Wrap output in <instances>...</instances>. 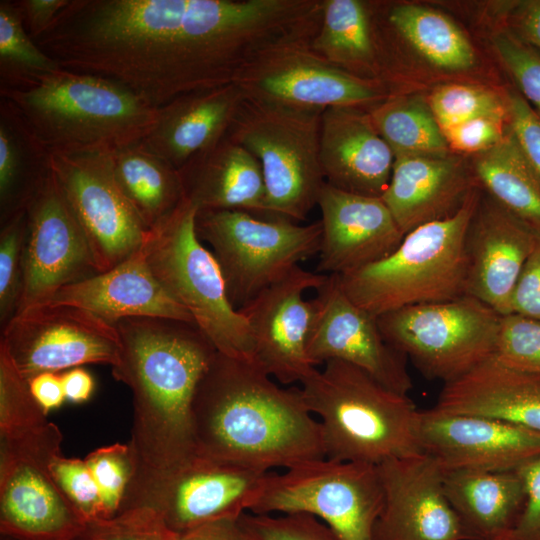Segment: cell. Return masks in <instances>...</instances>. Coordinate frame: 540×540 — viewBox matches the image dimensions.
Returning a JSON list of instances; mask_svg holds the SVG:
<instances>
[{"instance_id":"obj_1","label":"cell","mask_w":540,"mask_h":540,"mask_svg":"<svg viewBox=\"0 0 540 540\" xmlns=\"http://www.w3.org/2000/svg\"><path fill=\"white\" fill-rule=\"evenodd\" d=\"M316 20L312 0H70L35 42L160 108L234 83L265 50L310 39Z\"/></svg>"},{"instance_id":"obj_2","label":"cell","mask_w":540,"mask_h":540,"mask_svg":"<svg viewBox=\"0 0 540 540\" xmlns=\"http://www.w3.org/2000/svg\"><path fill=\"white\" fill-rule=\"evenodd\" d=\"M115 327L121 350L112 375L132 392L129 445L136 463L124 510L159 476L196 453L192 401L217 349L193 322L131 317Z\"/></svg>"},{"instance_id":"obj_3","label":"cell","mask_w":540,"mask_h":540,"mask_svg":"<svg viewBox=\"0 0 540 540\" xmlns=\"http://www.w3.org/2000/svg\"><path fill=\"white\" fill-rule=\"evenodd\" d=\"M191 424L196 453L209 458L266 471L325 458L301 389L218 351L196 387Z\"/></svg>"},{"instance_id":"obj_4","label":"cell","mask_w":540,"mask_h":540,"mask_svg":"<svg viewBox=\"0 0 540 540\" xmlns=\"http://www.w3.org/2000/svg\"><path fill=\"white\" fill-rule=\"evenodd\" d=\"M11 102L53 154L112 153L139 143L153 129L155 108L101 76L60 67L10 86Z\"/></svg>"},{"instance_id":"obj_5","label":"cell","mask_w":540,"mask_h":540,"mask_svg":"<svg viewBox=\"0 0 540 540\" xmlns=\"http://www.w3.org/2000/svg\"><path fill=\"white\" fill-rule=\"evenodd\" d=\"M301 393L318 417L325 458L379 465L422 453L421 411L363 370L329 360L302 383Z\"/></svg>"},{"instance_id":"obj_6","label":"cell","mask_w":540,"mask_h":540,"mask_svg":"<svg viewBox=\"0 0 540 540\" xmlns=\"http://www.w3.org/2000/svg\"><path fill=\"white\" fill-rule=\"evenodd\" d=\"M479 197L476 188L453 215L408 232L385 258L338 275L344 292L375 317L466 295L465 241Z\"/></svg>"},{"instance_id":"obj_7","label":"cell","mask_w":540,"mask_h":540,"mask_svg":"<svg viewBox=\"0 0 540 540\" xmlns=\"http://www.w3.org/2000/svg\"><path fill=\"white\" fill-rule=\"evenodd\" d=\"M322 113L243 98L227 136L261 166L267 219L298 223L317 205L325 184L320 163Z\"/></svg>"},{"instance_id":"obj_8","label":"cell","mask_w":540,"mask_h":540,"mask_svg":"<svg viewBox=\"0 0 540 540\" xmlns=\"http://www.w3.org/2000/svg\"><path fill=\"white\" fill-rule=\"evenodd\" d=\"M196 213L197 209L184 200L169 219L151 230L143 246L146 262L218 352L252 362L250 328L227 297L214 255L196 234Z\"/></svg>"},{"instance_id":"obj_9","label":"cell","mask_w":540,"mask_h":540,"mask_svg":"<svg viewBox=\"0 0 540 540\" xmlns=\"http://www.w3.org/2000/svg\"><path fill=\"white\" fill-rule=\"evenodd\" d=\"M195 231L211 247L231 305L238 310L319 253L320 221L300 225L240 210L197 211Z\"/></svg>"},{"instance_id":"obj_10","label":"cell","mask_w":540,"mask_h":540,"mask_svg":"<svg viewBox=\"0 0 540 540\" xmlns=\"http://www.w3.org/2000/svg\"><path fill=\"white\" fill-rule=\"evenodd\" d=\"M383 505L377 465L321 458L270 471L249 512L310 514L340 540H373Z\"/></svg>"},{"instance_id":"obj_11","label":"cell","mask_w":540,"mask_h":540,"mask_svg":"<svg viewBox=\"0 0 540 540\" xmlns=\"http://www.w3.org/2000/svg\"><path fill=\"white\" fill-rule=\"evenodd\" d=\"M376 319L387 342L425 377L447 383L494 355L501 315L463 295L403 307Z\"/></svg>"},{"instance_id":"obj_12","label":"cell","mask_w":540,"mask_h":540,"mask_svg":"<svg viewBox=\"0 0 540 540\" xmlns=\"http://www.w3.org/2000/svg\"><path fill=\"white\" fill-rule=\"evenodd\" d=\"M62 434L52 422L2 438L0 533L21 540H73L86 523L64 496L50 470Z\"/></svg>"},{"instance_id":"obj_13","label":"cell","mask_w":540,"mask_h":540,"mask_svg":"<svg viewBox=\"0 0 540 540\" xmlns=\"http://www.w3.org/2000/svg\"><path fill=\"white\" fill-rule=\"evenodd\" d=\"M310 42L265 50L244 67L234 84L245 98L305 110L356 107L369 111L390 95L384 85L330 64L312 50Z\"/></svg>"},{"instance_id":"obj_14","label":"cell","mask_w":540,"mask_h":540,"mask_svg":"<svg viewBox=\"0 0 540 540\" xmlns=\"http://www.w3.org/2000/svg\"><path fill=\"white\" fill-rule=\"evenodd\" d=\"M0 347L29 381L85 364L113 367L121 343L115 325L77 306L48 303L18 313L1 329Z\"/></svg>"},{"instance_id":"obj_15","label":"cell","mask_w":540,"mask_h":540,"mask_svg":"<svg viewBox=\"0 0 540 540\" xmlns=\"http://www.w3.org/2000/svg\"><path fill=\"white\" fill-rule=\"evenodd\" d=\"M269 472L195 453L154 480L126 510L149 507L176 534L237 519L250 511Z\"/></svg>"},{"instance_id":"obj_16","label":"cell","mask_w":540,"mask_h":540,"mask_svg":"<svg viewBox=\"0 0 540 540\" xmlns=\"http://www.w3.org/2000/svg\"><path fill=\"white\" fill-rule=\"evenodd\" d=\"M51 168L83 228L99 273L143 248L150 230L117 185L110 153L53 154Z\"/></svg>"},{"instance_id":"obj_17","label":"cell","mask_w":540,"mask_h":540,"mask_svg":"<svg viewBox=\"0 0 540 540\" xmlns=\"http://www.w3.org/2000/svg\"><path fill=\"white\" fill-rule=\"evenodd\" d=\"M26 213L18 313L48 304L64 286L99 273L83 228L52 168Z\"/></svg>"},{"instance_id":"obj_18","label":"cell","mask_w":540,"mask_h":540,"mask_svg":"<svg viewBox=\"0 0 540 540\" xmlns=\"http://www.w3.org/2000/svg\"><path fill=\"white\" fill-rule=\"evenodd\" d=\"M307 356L313 366L329 360L349 363L387 388L408 395L407 358L384 338L375 316L356 305L339 276L327 275L315 289Z\"/></svg>"},{"instance_id":"obj_19","label":"cell","mask_w":540,"mask_h":540,"mask_svg":"<svg viewBox=\"0 0 540 540\" xmlns=\"http://www.w3.org/2000/svg\"><path fill=\"white\" fill-rule=\"evenodd\" d=\"M326 276L297 266L238 309L251 331L252 362L281 384L302 383L316 369L307 356L313 302L304 294Z\"/></svg>"},{"instance_id":"obj_20","label":"cell","mask_w":540,"mask_h":540,"mask_svg":"<svg viewBox=\"0 0 540 540\" xmlns=\"http://www.w3.org/2000/svg\"><path fill=\"white\" fill-rule=\"evenodd\" d=\"M419 441L443 471H515L540 457V432L504 420L421 411Z\"/></svg>"},{"instance_id":"obj_21","label":"cell","mask_w":540,"mask_h":540,"mask_svg":"<svg viewBox=\"0 0 540 540\" xmlns=\"http://www.w3.org/2000/svg\"><path fill=\"white\" fill-rule=\"evenodd\" d=\"M377 466L384 505L373 540H466L435 459L422 452Z\"/></svg>"},{"instance_id":"obj_22","label":"cell","mask_w":540,"mask_h":540,"mask_svg":"<svg viewBox=\"0 0 540 540\" xmlns=\"http://www.w3.org/2000/svg\"><path fill=\"white\" fill-rule=\"evenodd\" d=\"M537 232L490 196H480L465 241L466 295L501 316L511 314L513 292Z\"/></svg>"},{"instance_id":"obj_23","label":"cell","mask_w":540,"mask_h":540,"mask_svg":"<svg viewBox=\"0 0 540 540\" xmlns=\"http://www.w3.org/2000/svg\"><path fill=\"white\" fill-rule=\"evenodd\" d=\"M317 205L322 225L320 274L343 275L377 262L404 237L381 197L342 191L325 182Z\"/></svg>"},{"instance_id":"obj_24","label":"cell","mask_w":540,"mask_h":540,"mask_svg":"<svg viewBox=\"0 0 540 540\" xmlns=\"http://www.w3.org/2000/svg\"><path fill=\"white\" fill-rule=\"evenodd\" d=\"M394 159L368 110L330 107L323 111L320 163L327 184L354 194L381 197L389 184Z\"/></svg>"},{"instance_id":"obj_25","label":"cell","mask_w":540,"mask_h":540,"mask_svg":"<svg viewBox=\"0 0 540 540\" xmlns=\"http://www.w3.org/2000/svg\"><path fill=\"white\" fill-rule=\"evenodd\" d=\"M464 160L445 155L395 156L381 199L401 232L453 215L477 188Z\"/></svg>"},{"instance_id":"obj_26","label":"cell","mask_w":540,"mask_h":540,"mask_svg":"<svg viewBox=\"0 0 540 540\" xmlns=\"http://www.w3.org/2000/svg\"><path fill=\"white\" fill-rule=\"evenodd\" d=\"M52 304L85 309L109 324L131 317H160L194 322L151 272L143 248L110 270L61 288Z\"/></svg>"},{"instance_id":"obj_27","label":"cell","mask_w":540,"mask_h":540,"mask_svg":"<svg viewBox=\"0 0 540 540\" xmlns=\"http://www.w3.org/2000/svg\"><path fill=\"white\" fill-rule=\"evenodd\" d=\"M243 98L234 83L183 94L158 108L140 143L179 171L227 134Z\"/></svg>"},{"instance_id":"obj_28","label":"cell","mask_w":540,"mask_h":540,"mask_svg":"<svg viewBox=\"0 0 540 540\" xmlns=\"http://www.w3.org/2000/svg\"><path fill=\"white\" fill-rule=\"evenodd\" d=\"M432 409L496 418L540 432V375L512 368L492 355L444 383Z\"/></svg>"},{"instance_id":"obj_29","label":"cell","mask_w":540,"mask_h":540,"mask_svg":"<svg viewBox=\"0 0 540 540\" xmlns=\"http://www.w3.org/2000/svg\"><path fill=\"white\" fill-rule=\"evenodd\" d=\"M184 199L197 211L240 210L266 218L258 160L227 134L179 170Z\"/></svg>"},{"instance_id":"obj_30","label":"cell","mask_w":540,"mask_h":540,"mask_svg":"<svg viewBox=\"0 0 540 540\" xmlns=\"http://www.w3.org/2000/svg\"><path fill=\"white\" fill-rule=\"evenodd\" d=\"M446 497L466 540H506L523 510L524 481L515 471H444Z\"/></svg>"},{"instance_id":"obj_31","label":"cell","mask_w":540,"mask_h":540,"mask_svg":"<svg viewBox=\"0 0 540 540\" xmlns=\"http://www.w3.org/2000/svg\"><path fill=\"white\" fill-rule=\"evenodd\" d=\"M310 47L335 67L383 85L384 62L368 2L322 0L321 22Z\"/></svg>"},{"instance_id":"obj_32","label":"cell","mask_w":540,"mask_h":540,"mask_svg":"<svg viewBox=\"0 0 540 540\" xmlns=\"http://www.w3.org/2000/svg\"><path fill=\"white\" fill-rule=\"evenodd\" d=\"M51 173V154L18 109L0 98V223L27 205Z\"/></svg>"},{"instance_id":"obj_33","label":"cell","mask_w":540,"mask_h":540,"mask_svg":"<svg viewBox=\"0 0 540 540\" xmlns=\"http://www.w3.org/2000/svg\"><path fill=\"white\" fill-rule=\"evenodd\" d=\"M110 157L117 185L150 231L184 202L179 171L140 142L116 150Z\"/></svg>"},{"instance_id":"obj_34","label":"cell","mask_w":540,"mask_h":540,"mask_svg":"<svg viewBox=\"0 0 540 540\" xmlns=\"http://www.w3.org/2000/svg\"><path fill=\"white\" fill-rule=\"evenodd\" d=\"M472 171L492 199L540 232V177L509 126L499 143L476 154Z\"/></svg>"},{"instance_id":"obj_35","label":"cell","mask_w":540,"mask_h":540,"mask_svg":"<svg viewBox=\"0 0 540 540\" xmlns=\"http://www.w3.org/2000/svg\"><path fill=\"white\" fill-rule=\"evenodd\" d=\"M381 11L384 18L373 16L385 25L387 33L408 43L430 64L447 71H465L475 64L472 44L447 16L408 3L389 5Z\"/></svg>"},{"instance_id":"obj_36","label":"cell","mask_w":540,"mask_h":540,"mask_svg":"<svg viewBox=\"0 0 540 540\" xmlns=\"http://www.w3.org/2000/svg\"><path fill=\"white\" fill-rule=\"evenodd\" d=\"M369 113L394 156L451 153L429 103L421 98L390 94Z\"/></svg>"},{"instance_id":"obj_37","label":"cell","mask_w":540,"mask_h":540,"mask_svg":"<svg viewBox=\"0 0 540 540\" xmlns=\"http://www.w3.org/2000/svg\"><path fill=\"white\" fill-rule=\"evenodd\" d=\"M60 67L29 36L12 1L1 0L0 86H10Z\"/></svg>"},{"instance_id":"obj_38","label":"cell","mask_w":540,"mask_h":540,"mask_svg":"<svg viewBox=\"0 0 540 540\" xmlns=\"http://www.w3.org/2000/svg\"><path fill=\"white\" fill-rule=\"evenodd\" d=\"M48 423L47 413L33 397L28 381L0 347V436L17 437Z\"/></svg>"},{"instance_id":"obj_39","label":"cell","mask_w":540,"mask_h":540,"mask_svg":"<svg viewBox=\"0 0 540 540\" xmlns=\"http://www.w3.org/2000/svg\"><path fill=\"white\" fill-rule=\"evenodd\" d=\"M428 103L442 131L482 116L508 119L505 96L480 86L444 84L432 92Z\"/></svg>"},{"instance_id":"obj_40","label":"cell","mask_w":540,"mask_h":540,"mask_svg":"<svg viewBox=\"0 0 540 540\" xmlns=\"http://www.w3.org/2000/svg\"><path fill=\"white\" fill-rule=\"evenodd\" d=\"M101 496L105 518L118 515L136 472L129 444L115 443L100 447L85 457Z\"/></svg>"},{"instance_id":"obj_41","label":"cell","mask_w":540,"mask_h":540,"mask_svg":"<svg viewBox=\"0 0 540 540\" xmlns=\"http://www.w3.org/2000/svg\"><path fill=\"white\" fill-rule=\"evenodd\" d=\"M26 209L0 223V327L18 313L23 287Z\"/></svg>"},{"instance_id":"obj_42","label":"cell","mask_w":540,"mask_h":540,"mask_svg":"<svg viewBox=\"0 0 540 540\" xmlns=\"http://www.w3.org/2000/svg\"><path fill=\"white\" fill-rule=\"evenodd\" d=\"M161 517L149 507H135L113 518L87 523L73 540H175Z\"/></svg>"},{"instance_id":"obj_43","label":"cell","mask_w":540,"mask_h":540,"mask_svg":"<svg viewBox=\"0 0 540 540\" xmlns=\"http://www.w3.org/2000/svg\"><path fill=\"white\" fill-rule=\"evenodd\" d=\"M494 356L512 368L540 375V321L501 316Z\"/></svg>"},{"instance_id":"obj_44","label":"cell","mask_w":540,"mask_h":540,"mask_svg":"<svg viewBox=\"0 0 540 540\" xmlns=\"http://www.w3.org/2000/svg\"><path fill=\"white\" fill-rule=\"evenodd\" d=\"M49 470L86 524L106 519L99 489L85 460L66 458L60 453L50 461Z\"/></svg>"},{"instance_id":"obj_45","label":"cell","mask_w":540,"mask_h":540,"mask_svg":"<svg viewBox=\"0 0 540 540\" xmlns=\"http://www.w3.org/2000/svg\"><path fill=\"white\" fill-rule=\"evenodd\" d=\"M240 522L250 540H340L322 521L310 514L244 513Z\"/></svg>"},{"instance_id":"obj_46","label":"cell","mask_w":540,"mask_h":540,"mask_svg":"<svg viewBox=\"0 0 540 540\" xmlns=\"http://www.w3.org/2000/svg\"><path fill=\"white\" fill-rule=\"evenodd\" d=\"M493 45L519 93L540 113V52L521 38L506 32L497 34Z\"/></svg>"},{"instance_id":"obj_47","label":"cell","mask_w":540,"mask_h":540,"mask_svg":"<svg viewBox=\"0 0 540 540\" xmlns=\"http://www.w3.org/2000/svg\"><path fill=\"white\" fill-rule=\"evenodd\" d=\"M508 119L482 116L443 131L454 151L479 154L499 143L508 129Z\"/></svg>"},{"instance_id":"obj_48","label":"cell","mask_w":540,"mask_h":540,"mask_svg":"<svg viewBox=\"0 0 540 540\" xmlns=\"http://www.w3.org/2000/svg\"><path fill=\"white\" fill-rule=\"evenodd\" d=\"M505 100L509 127L540 177V113L514 90L505 94Z\"/></svg>"},{"instance_id":"obj_49","label":"cell","mask_w":540,"mask_h":540,"mask_svg":"<svg viewBox=\"0 0 540 540\" xmlns=\"http://www.w3.org/2000/svg\"><path fill=\"white\" fill-rule=\"evenodd\" d=\"M526 489L523 510L506 540H540V457L517 469Z\"/></svg>"},{"instance_id":"obj_50","label":"cell","mask_w":540,"mask_h":540,"mask_svg":"<svg viewBox=\"0 0 540 540\" xmlns=\"http://www.w3.org/2000/svg\"><path fill=\"white\" fill-rule=\"evenodd\" d=\"M511 314L540 321V232L516 283Z\"/></svg>"},{"instance_id":"obj_51","label":"cell","mask_w":540,"mask_h":540,"mask_svg":"<svg viewBox=\"0 0 540 540\" xmlns=\"http://www.w3.org/2000/svg\"><path fill=\"white\" fill-rule=\"evenodd\" d=\"M12 3L29 36L36 40L52 26L70 0H15Z\"/></svg>"},{"instance_id":"obj_52","label":"cell","mask_w":540,"mask_h":540,"mask_svg":"<svg viewBox=\"0 0 540 540\" xmlns=\"http://www.w3.org/2000/svg\"><path fill=\"white\" fill-rule=\"evenodd\" d=\"M175 540H250V538L239 517L205 523L176 534Z\"/></svg>"},{"instance_id":"obj_53","label":"cell","mask_w":540,"mask_h":540,"mask_svg":"<svg viewBox=\"0 0 540 540\" xmlns=\"http://www.w3.org/2000/svg\"><path fill=\"white\" fill-rule=\"evenodd\" d=\"M28 384L33 397L46 413L59 408L66 400L59 373L38 374L31 378Z\"/></svg>"},{"instance_id":"obj_54","label":"cell","mask_w":540,"mask_h":540,"mask_svg":"<svg viewBox=\"0 0 540 540\" xmlns=\"http://www.w3.org/2000/svg\"><path fill=\"white\" fill-rule=\"evenodd\" d=\"M515 21L519 38L540 51V0L521 4L516 11Z\"/></svg>"},{"instance_id":"obj_55","label":"cell","mask_w":540,"mask_h":540,"mask_svg":"<svg viewBox=\"0 0 540 540\" xmlns=\"http://www.w3.org/2000/svg\"><path fill=\"white\" fill-rule=\"evenodd\" d=\"M66 400L83 403L93 394L95 383L92 375L82 367L66 370L61 374Z\"/></svg>"},{"instance_id":"obj_56","label":"cell","mask_w":540,"mask_h":540,"mask_svg":"<svg viewBox=\"0 0 540 540\" xmlns=\"http://www.w3.org/2000/svg\"><path fill=\"white\" fill-rule=\"evenodd\" d=\"M0 540H21V539L16 538L14 536H10V535H7V534H1L0 533Z\"/></svg>"}]
</instances>
